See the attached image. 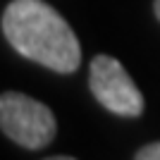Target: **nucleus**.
<instances>
[{
  "label": "nucleus",
  "instance_id": "nucleus-4",
  "mask_svg": "<svg viewBox=\"0 0 160 160\" xmlns=\"http://www.w3.org/2000/svg\"><path fill=\"white\" fill-rule=\"evenodd\" d=\"M134 160H160V141L139 148V153L134 155Z\"/></svg>",
  "mask_w": 160,
  "mask_h": 160
},
{
  "label": "nucleus",
  "instance_id": "nucleus-3",
  "mask_svg": "<svg viewBox=\"0 0 160 160\" xmlns=\"http://www.w3.org/2000/svg\"><path fill=\"white\" fill-rule=\"evenodd\" d=\"M88 86L100 105L120 117H141L143 96L136 88L129 72L112 55H96L91 60Z\"/></svg>",
  "mask_w": 160,
  "mask_h": 160
},
{
  "label": "nucleus",
  "instance_id": "nucleus-6",
  "mask_svg": "<svg viewBox=\"0 0 160 160\" xmlns=\"http://www.w3.org/2000/svg\"><path fill=\"white\" fill-rule=\"evenodd\" d=\"M46 160H77V158H69V155H53V158H46Z\"/></svg>",
  "mask_w": 160,
  "mask_h": 160
},
{
  "label": "nucleus",
  "instance_id": "nucleus-2",
  "mask_svg": "<svg viewBox=\"0 0 160 160\" xmlns=\"http://www.w3.org/2000/svg\"><path fill=\"white\" fill-rule=\"evenodd\" d=\"M0 129L17 146L38 151L55 139L58 122L46 103L19 91H5L0 93Z\"/></svg>",
  "mask_w": 160,
  "mask_h": 160
},
{
  "label": "nucleus",
  "instance_id": "nucleus-1",
  "mask_svg": "<svg viewBox=\"0 0 160 160\" xmlns=\"http://www.w3.org/2000/svg\"><path fill=\"white\" fill-rule=\"evenodd\" d=\"M2 33L27 60L58 74L79 69L81 46L77 33L65 17L43 0H12L2 12Z\"/></svg>",
  "mask_w": 160,
  "mask_h": 160
},
{
  "label": "nucleus",
  "instance_id": "nucleus-5",
  "mask_svg": "<svg viewBox=\"0 0 160 160\" xmlns=\"http://www.w3.org/2000/svg\"><path fill=\"white\" fill-rule=\"evenodd\" d=\"M153 12H155V17H158V22H160V0H153Z\"/></svg>",
  "mask_w": 160,
  "mask_h": 160
}]
</instances>
